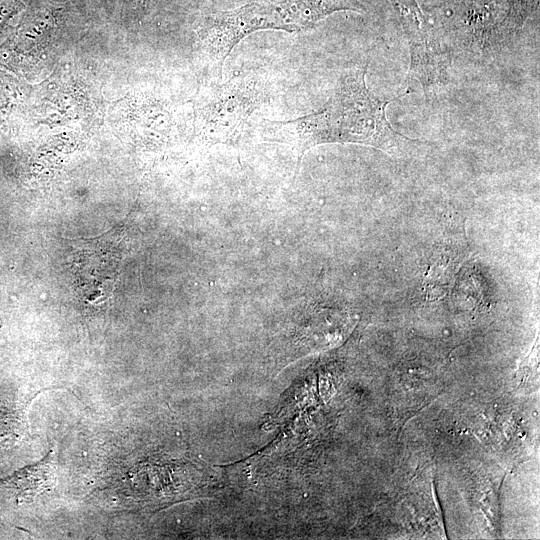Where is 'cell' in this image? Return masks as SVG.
<instances>
[{
  "instance_id": "3957f363",
  "label": "cell",
  "mask_w": 540,
  "mask_h": 540,
  "mask_svg": "<svg viewBox=\"0 0 540 540\" xmlns=\"http://www.w3.org/2000/svg\"><path fill=\"white\" fill-rule=\"evenodd\" d=\"M292 32L313 28L316 23L337 11L363 12L358 0H273Z\"/></svg>"
},
{
  "instance_id": "6da1fadb",
  "label": "cell",
  "mask_w": 540,
  "mask_h": 540,
  "mask_svg": "<svg viewBox=\"0 0 540 540\" xmlns=\"http://www.w3.org/2000/svg\"><path fill=\"white\" fill-rule=\"evenodd\" d=\"M368 64L351 69L337 82L334 93L317 111L289 121L268 124L294 140L299 157L324 143H356L401 157L424 143L394 130L386 107L396 99H379L367 87Z\"/></svg>"
},
{
  "instance_id": "277c9868",
  "label": "cell",
  "mask_w": 540,
  "mask_h": 540,
  "mask_svg": "<svg viewBox=\"0 0 540 540\" xmlns=\"http://www.w3.org/2000/svg\"><path fill=\"white\" fill-rule=\"evenodd\" d=\"M55 481V465L51 450L40 462L17 471L0 483L13 488L20 500L28 501L51 489Z\"/></svg>"
},
{
  "instance_id": "7a4b0ae2",
  "label": "cell",
  "mask_w": 540,
  "mask_h": 540,
  "mask_svg": "<svg viewBox=\"0 0 540 540\" xmlns=\"http://www.w3.org/2000/svg\"><path fill=\"white\" fill-rule=\"evenodd\" d=\"M264 99L265 85L254 74L238 75L212 86L199 108L201 134L212 144L237 137Z\"/></svg>"
},
{
  "instance_id": "5b68a950",
  "label": "cell",
  "mask_w": 540,
  "mask_h": 540,
  "mask_svg": "<svg viewBox=\"0 0 540 540\" xmlns=\"http://www.w3.org/2000/svg\"><path fill=\"white\" fill-rule=\"evenodd\" d=\"M515 21L520 25L531 13L538 9L539 0H507Z\"/></svg>"
},
{
  "instance_id": "8992f818",
  "label": "cell",
  "mask_w": 540,
  "mask_h": 540,
  "mask_svg": "<svg viewBox=\"0 0 540 540\" xmlns=\"http://www.w3.org/2000/svg\"><path fill=\"white\" fill-rule=\"evenodd\" d=\"M400 20L419 17L423 13L417 0H390Z\"/></svg>"
}]
</instances>
